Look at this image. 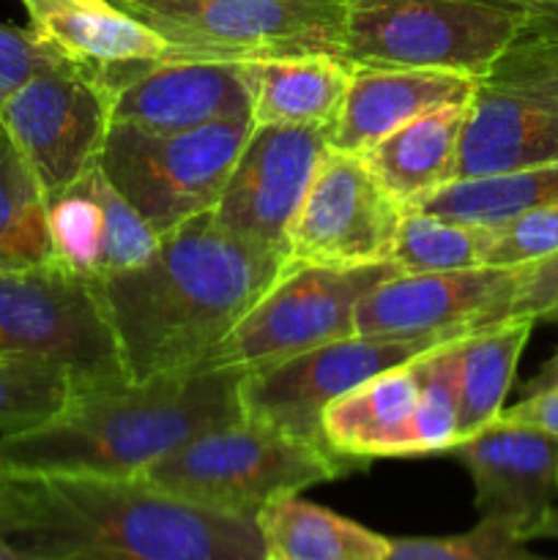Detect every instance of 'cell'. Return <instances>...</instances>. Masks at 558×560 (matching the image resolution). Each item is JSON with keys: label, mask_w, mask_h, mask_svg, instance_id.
<instances>
[{"label": "cell", "mask_w": 558, "mask_h": 560, "mask_svg": "<svg viewBox=\"0 0 558 560\" xmlns=\"http://www.w3.org/2000/svg\"><path fill=\"white\" fill-rule=\"evenodd\" d=\"M284 266L224 233L211 211L162 235L148 260L96 282L126 377L197 370Z\"/></svg>", "instance_id": "cell-1"}, {"label": "cell", "mask_w": 558, "mask_h": 560, "mask_svg": "<svg viewBox=\"0 0 558 560\" xmlns=\"http://www.w3.org/2000/svg\"><path fill=\"white\" fill-rule=\"evenodd\" d=\"M0 528L36 560H266L255 520L140 476L0 474Z\"/></svg>", "instance_id": "cell-2"}, {"label": "cell", "mask_w": 558, "mask_h": 560, "mask_svg": "<svg viewBox=\"0 0 558 560\" xmlns=\"http://www.w3.org/2000/svg\"><path fill=\"white\" fill-rule=\"evenodd\" d=\"M244 370L197 366L77 394L53 419L0 435V474L137 479L184 443L241 419Z\"/></svg>", "instance_id": "cell-3"}, {"label": "cell", "mask_w": 558, "mask_h": 560, "mask_svg": "<svg viewBox=\"0 0 558 560\" xmlns=\"http://www.w3.org/2000/svg\"><path fill=\"white\" fill-rule=\"evenodd\" d=\"M356 468L364 465L241 416L175 448L140 479L197 506L255 520L277 498L326 485Z\"/></svg>", "instance_id": "cell-4"}, {"label": "cell", "mask_w": 558, "mask_h": 560, "mask_svg": "<svg viewBox=\"0 0 558 560\" xmlns=\"http://www.w3.org/2000/svg\"><path fill=\"white\" fill-rule=\"evenodd\" d=\"M528 25V11L507 0H345V60L479 80Z\"/></svg>", "instance_id": "cell-5"}, {"label": "cell", "mask_w": 558, "mask_h": 560, "mask_svg": "<svg viewBox=\"0 0 558 560\" xmlns=\"http://www.w3.org/2000/svg\"><path fill=\"white\" fill-rule=\"evenodd\" d=\"M252 129L249 115L189 131L113 124L98 164L118 195L162 238L217 206Z\"/></svg>", "instance_id": "cell-6"}, {"label": "cell", "mask_w": 558, "mask_h": 560, "mask_svg": "<svg viewBox=\"0 0 558 560\" xmlns=\"http://www.w3.org/2000/svg\"><path fill=\"white\" fill-rule=\"evenodd\" d=\"M170 44V55L263 60L345 58V0H113Z\"/></svg>", "instance_id": "cell-7"}, {"label": "cell", "mask_w": 558, "mask_h": 560, "mask_svg": "<svg viewBox=\"0 0 558 560\" xmlns=\"http://www.w3.org/2000/svg\"><path fill=\"white\" fill-rule=\"evenodd\" d=\"M547 164H558V38L525 31L476 80L457 178Z\"/></svg>", "instance_id": "cell-8"}, {"label": "cell", "mask_w": 558, "mask_h": 560, "mask_svg": "<svg viewBox=\"0 0 558 560\" xmlns=\"http://www.w3.org/2000/svg\"><path fill=\"white\" fill-rule=\"evenodd\" d=\"M0 359L69 370L80 394L129 383L96 284L55 262L0 271Z\"/></svg>", "instance_id": "cell-9"}, {"label": "cell", "mask_w": 558, "mask_h": 560, "mask_svg": "<svg viewBox=\"0 0 558 560\" xmlns=\"http://www.w3.org/2000/svg\"><path fill=\"white\" fill-rule=\"evenodd\" d=\"M394 273H399L394 262L361 268L284 266L277 282L200 366H235L249 372L356 337L359 301Z\"/></svg>", "instance_id": "cell-10"}, {"label": "cell", "mask_w": 558, "mask_h": 560, "mask_svg": "<svg viewBox=\"0 0 558 560\" xmlns=\"http://www.w3.org/2000/svg\"><path fill=\"white\" fill-rule=\"evenodd\" d=\"M452 339L441 337H348L321 345L279 364L244 372L239 386L241 416L274 427L299 441L326 446L323 413L332 402L381 372Z\"/></svg>", "instance_id": "cell-11"}, {"label": "cell", "mask_w": 558, "mask_h": 560, "mask_svg": "<svg viewBox=\"0 0 558 560\" xmlns=\"http://www.w3.org/2000/svg\"><path fill=\"white\" fill-rule=\"evenodd\" d=\"M0 126L47 200L98 162L113 126L109 91L58 58L0 104Z\"/></svg>", "instance_id": "cell-12"}, {"label": "cell", "mask_w": 558, "mask_h": 560, "mask_svg": "<svg viewBox=\"0 0 558 560\" xmlns=\"http://www.w3.org/2000/svg\"><path fill=\"white\" fill-rule=\"evenodd\" d=\"M328 153V129L255 126L211 208L217 224L233 238L288 260L293 219Z\"/></svg>", "instance_id": "cell-13"}, {"label": "cell", "mask_w": 558, "mask_h": 560, "mask_svg": "<svg viewBox=\"0 0 558 560\" xmlns=\"http://www.w3.org/2000/svg\"><path fill=\"white\" fill-rule=\"evenodd\" d=\"M403 206L359 156L332 151L290 228L288 266L361 268L392 262Z\"/></svg>", "instance_id": "cell-14"}, {"label": "cell", "mask_w": 558, "mask_h": 560, "mask_svg": "<svg viewBox=\"0 0 558 560\" xmlns=\"http://www.w3.org/2000/svg\"><path fill=\"white\" fill-rule=\"evenodd\" d=\"M518 268L479 266L443 273H394L356 306L359 337L460 339L498 326L514 288Z\"/></svg>", "instance_id": "cell-15"}, {"label": "cell", "mask_w": 558, "mask_h": 560, "mask_svg": "<svg viewBox=\"0 0 558 560\" xmlns=\"http://www.w3.org/2000/svg\"><path fill=\"white\" fill-rule=\"evenodd\" d=\"M446 454L468 470L479 517L498 520L531 541L558 498L556 438L498 416L485 430L454 443Z\"/></svg>", "instance_id": "cell-16"}, {"label": "cell", "mask_w": 558, "mask_h": 560, "mask_svg": "<svg viewBox=\"0 0 558 560\" xmlns=\"http://www.w3.org/2000/svg\"><path fill=\"white\" fill-rule=\"evenodd\" d=\"M47 228L55 266L91 284L140 266L162 241L118 195L98 162L47 197Z\"/></svg>", "instance_id": "cell-17"}, {"label": "cell", "mask_w": 558, "mask_h": 560, "mask_svg": "<svg viewBox=\"0 0 558 560\" xmlns=\"http://www.w3.org/2000/svg\"><path fill=\"white\" fill-rule=\"evenodd\" d=\"M113 124L148 131H189L230 118H252L244 60L167 55L109 91Z\"/></svg>", "instance_id": "cell-18"}, {"label": "cell", "mask_w": 558, "mask_h": 560, "mask_svg": "<svg viewBox=\"0 0 558 560\" xmlns=\"http://www.w3.org/2000/svg\"><path fill=\"white\" fill-rule=\"evenodd\" d=\"M27 31L66 63L96 77L107 91L170 55L153 27L113 0H20Z\"/></svg>", "instance_id": "cell-19"}, {"label": "cell", "mask_w": 558, "mask_h": 560, "mask_svg": "<svg viewBox=\"0 0 558 560\" xmlns=\"http://www.w3.org/2000/svg\"><path fill=\"white\" fill-rule=\"evenodd\" d=\"M476 80L438 69H353L342 109L328 129L332 151L364 156L383 137L449 104H468Z\"/></svg>", "instance_id": "cell-20"}, {"label": "cell", "mask_w": 558, "mask_h": 560, "mask_svg": "<svg viewBox=\"0 0 558 560\" xmlns=\"http://www.w3.org/2000/svg\"><path fill=\"white\" fill-rule=\"evenodd\" d=\"M416 359L370 377L328 405L323 413L326 446L361 465L377 457H410V430L421 394Z\"/></svg>", "instance_id": "cell-21"}, {"label": "cell", "mask_w": 558, "mask_h": 560, "mask_svg": "<svg viewBox=\"0 0 558 560\" xmlns=\"http://www.w3.org/2000/svg\"><path fill=\"white\" fill-rule=\"evenodd\" d=\"M255 126L332 129L342 109L353 66L339 55H282L244 60Z\"/></svg>", "instance_id": "cell-22"}, {"label": "cell", "mask_w": 558, "mask_h": 560, "mask_svg": "<svg viewBox=\"0 0 558 560\" xmlns=\"http://www.w3.org/2000/svg\"><path fill=\"white\" fill-rule=\"evenodd\" d=\"M468 104L438 107L403 129L383 137L361 156L372 178L403 206H419L425 197L457 178V153Z\"/></svg>", "instance_id": "cell-23"}, {"label": "cell", "mask_w": 558, "mask_h": 560, "mask_svg": "<svg viewBox=\"0 0 558 560\" xmlns=\"http://www.w3.org/2000/svg\"><path fill=\"white\" fill-rule=\"evenodd\" d=\"M266 560H386L392 539L295 495H282L255 517Z\"/></svg>", "instance_id": "cell-24"}, {"label": "cell", "mask_w": 558, "mask_h": 560, "mask_svg": "<svg viewBox=\"0 0 558 560\" xmlns=\"http://www.w3.org/2000/svg\"><path fill=\"white\" fill-rule=\"evenodd\" d=\"M534 326V320H507L465 334L454 342L460 392L457 441L476 435L501 416Z\"/></svg>", "instance_id": "cell-25"}, {"label": "cell", "mask_w": 558, "mask_h": 560, "mask_svg": "<svg viewBox=\"0 0 558 560\" xmlns=\"http://www.w3.org/2000/svg\"><path fill=\"white\" fill-rule=\"evenodd\" d=\"M553 202H558V164L457 178L408 211L435 213L454 222L501 224Z\"/></svg>", "instance_id": "cell-26"}, {"label": "cell", "mask_w": 558, "mask_h": 560, "mask_svg": "<svg viewBox=\"0 0 558 560\" xmlns=\"http://www.w3.org/2000/svg\"><path fill=\"white\" fill-rule=\"evenodd\" d=\"M49 262L47 200L0 126V271H27Z\"/></svg>", "instance_id": "cell-27"}, {"label": "cell", "mask_w": 558, "mask_h": 560, "mask_svg": "<svg viewBox=\"0 0 558 560\" xmlns=\"http://www.w3.org/2000/svg\"><path fill=\"white\" fill-rule=\"evenodd\" d=\"M490 224L454 222L425 211H405L392 262L399 273H443L485 266Z\"/></svg>", "instance_id": "cell-28"}, {"label": "cell", "mask_w": 558, "mask_h": 560, "mask_svg": "<svg viewBox=\"0 0 558 560\" xmlns=\"http://www.w3.org/2000/svg\"><path fill=\"white\" fill-rule=\"evenodd\" d=\"M80 394L69 370L42 361L0 359V435L53 419Z\"/></svg>", "instance_id": "cell-29"}, {"label": "cell", "mask_w": 558, "mask_h": 560, "mask_svg": "<svg viewBox=\"0 0 558 560\" xmlns=\"http://www.w3.org/2000/svg\"><path fill=\"white\" fill-rule=\"evenodd\" d=\"M454 342H443L416 359L421 377L419 405L410 430V457L446 454L457 443L460 392Z\"/></svg>", "instance_id": "cell-30"}, {"label": "cell", "mask_w": 558, "mask_h": 560, "mask_svg": "<svg viewBox=\"0 0 558 560\" xmlns=\"http://www.w3.org/2000/svg\"><path fill=\"white\" fill-rule=\"evenodd\" d=\"M386 560H550L528 550V541L498 520L481 517L479 525L457 536L392 539Z\"/></svg>", "instance_id": "cell-31"}, {"label": "cell", "mask_w": 558, "mask_h": 560, "mask_svg": "<svg viewBox=\"0 0 558 560\" xmlns=\"http://www.w3.org/2000/svg\"><path fill=\"white\" fill-rule=\"evenodd\" d=\"M492 241L485 266L518 268L558 252V202L490 224Z\"/></svg>", "instance_id": "cell-32"}, {"label": "cell", "mask_w": 558, "mask_h": 560, "mask_svg": "<svg viewBox=\"0 0 558 560\" xmlns=\"http://www.w3.org/2000/svg\"><path fill=\"white\" fill-rule=\"evenodd\" d=\"M558 310V252L545 260L520 266L518 288L503 310L501 323L534 320L539 323L547 312Z\"/></svg>", "instance_id": "cell-33"}, {"label": "cell", "mask_w": 558, "mask_h": 560, "mask_svg": "<svg viewBox=\"0 0 558 560\" xmlns=\"http://www.w3.org/2000/svg\"><path fill=\"white\" fill-rule=\"evenodd\" d=\"M55 58L27 27L0 22V104Z\"/></svg>", "instance_id": "cell-34"}, {"label": "cell", "mask_w": 558, "mask_h": 560, "mask_svg": "<svg viewBox=\"0 0 558 560\" xmlns=\"http://www.w3.org/2000/svg\"><path fill=\"white\" fill-rule=\"evenodd\" d=\"M501 419L536 427V430L547 432V435H553L558 441V388L523 397L512 408H503Z\"/></svg>", "instance_id": "cell-35"}, {"label": "cell", "mask_w": 558, "mask_h": 560, "mask_svg": "<svg viewBox=\"0 0 558 560\" xmlns=\"http://www.w3.org/2000/svg\"><path fill=\"white\" fill-rule=\"evenodd\" d=\"M528 31L558 38V0H528Z\"/></svg>", "instance_id": "cell-36"}, {"label": "cell", "mask_w": 558, "mask_h": 560, "mask_svg": "<svg viewBox=\"0 0 558 560\" xmlns=\"http://www.w3.org/2000/svg\"><path fill=\"white\" fill-rule=\"evenodd\" d=\"M553 388H558V350L545 361V364H542V370L536 372L531 381L523 383L525 397H531V394L553 392Z\"/></svg>", "instance_id": "cell-37"}, {"label": "cell", "mask_w": 558, "mask_h": 560, "mask_svg": "<svg viewBox=\"0 0 558 560\" xmlns=\"http://www.w3.org/2000/svg\"><path fill=\"white\" fill-rule=\"evenodd\" d=\"M534 539H558V498L553 503V509L547 512V517L536 525V530L531 534V541Z\"/></svg>", "instance_id": "cell-38"}, {"label": "cell", "mask_w": 558, "mask_h": 560, "mask_svg": "<svg viewBox=\"0 0 558 560\" xmlns=\"http://www.w3.org/2000/svg\"><path fill=\"white\" fill-rule=\"evenodd\" d=\"M0 560H36V558H31V556H25V552L16 550V547L5 539L3 528H0Z\"/></svg>", "instance_id": "cell-39"}, {"label": "cell", "mask_w": 558, "mask_h": 560, "mask_svg": "<svg viewBox=\"0 0 558 560\" xmlns=\"http://www.w3.org/2000/svg\"><path fill=\"white\" fill-rule=\"evenodd\" d=\"M542 320H545V323H558V310L547 312V315H545V317H542Z\"/></svg>", "instance_id": "cell-40"}]
</instances>
